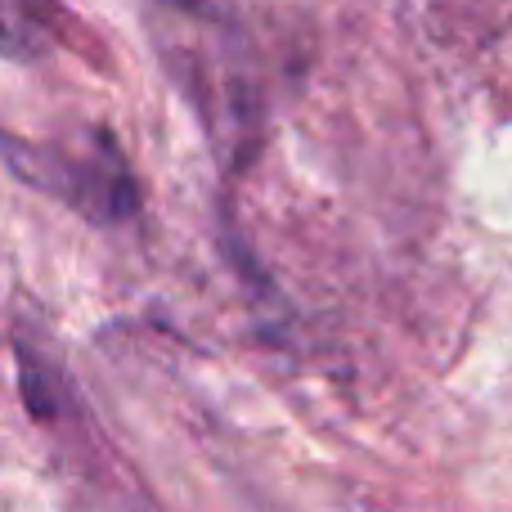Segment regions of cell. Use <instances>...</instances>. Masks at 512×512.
I'll return each instance as SVG.
<instances>
[{
    "label": "cell",
    "instance_id": "6da1fadb",
    "mask_svg": "<svg viewBox=\"0 0 512 512\" xmlns=\"http://www.w3.org/2000/svg\"><path fill=\"white\" fill-rule=\"evenodd\" d=\"M0 158L18 180L68 203L95 225H122L140 207L135 176L108 135H90L86 144H27L0 135Z\"/></svg>",
    "mask_w": 512,
    "mask_h": 512
},
{
    "label": "cell",
    "instance_id": "7a4b0ae2",
    "mask_svg": "<svg viewBox=\"0 0 512 512\" xmlns=\"http://www.w3.org/2000/svg\"><path fill=\"white\" fill-rule=\"evenodd\" d=\"M63 41L59 0H0V59H41Z\"/></svg>",
    "mask_w": 512,
    "mask_h": 512
}]
</instances>
